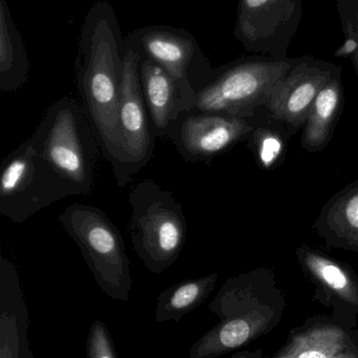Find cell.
Returning <instances> with one entry per match:
<instances>
[{
  "label": "cell",
  "mask_w": 358,
  "mask_h": 358,
  "mask_svg": "<svg viewBox=\"0 0 358 358\" xmlns=\"http://www.w3.org/2000/svg\"><path fill=\"white\" fill-rule=\"evenodd\" d=\"M79 50L77 82L82 105L103 157L113 166L121 150L119 110L126 45L109 2L98 1L88 10Z\"/></svg>",
  "instance_id": "6da1fadb"
},
{
  "label": "cell",
  "mask_w": 358,
  "mask_h": 358,
  "mask_svg": "<svg viewBox=\"0 0 358 358\" xmlns=\"http://www.w3.org/2000/svg\"><path fill=\"white\" fill-rule=\"evenodd\" d=\"M29 141L37 155L78 195L92 193L100 145L83 105L69 96L57 101Z\"/></svg>",
  "instance_id": "7a4b0ae2"
},
{
  "label": "cell",
  "mask_w": 358,
  "mask_h": 358,
  "mask_svg": "<svg viewBox=\"0 0 358 358\" xmlns=\"http://www.w3.org/2000/svg\"><path fill=\"white\" fill-rule=\"evenodd\" d=\"M132 250L151 273L160 275L180 257L187 237L182 204L156 181L144 179L128 194Z\"/></svg>",
  "instance_id": "3957f363"
},
{
  "label": "cell",
  "mask_w": 358,
  "mask_h": 358,
  "mask_svg": "<svg viewBox=\"0 0 358 358\" xmlns=\"http://www.w3.org/2000/svg\"><path fill=\"white\" fill-rule=\"evenodd\" d=\"M59 221L81 250L99 288L113 300H130V260L119 229L105 213L76 202L63 210Z\"/></svg>",
  "instance_id": "277c9868"
},
{
  "label": "cell",
  "mask_w": 358,
  "mask_h": 358,
  "mask_svg": "<svg viewBox=\"0 0 358 358\" xmlns=\"http://www.w3.org/2000/svg\"><path fill=\"white\" fill-rule=\"evenodd\" d=\"M77 192L37 155L29 138L11 152L0 169V214L20 224Z\"/></svg>",
  "instance_id": "5b68a950"
},
{
  "label": "cell",
  "mask_w": 358,
  "mask_h": 358,
  "mask_svg": "<svg viewBox=\"0 0 358 358\" xmlns=\"http://www.w3.org/2000/svg\"><path fill=\"white\" fill-rule=\"evenodd\" d=\"M141 55L126 48L122 63L119 125L121 150L111 166L116 182L124 189L151 161L156 138L143 96L140 79Z\"/></svg>",
  "instance_id": "8992f818"
},
{
  "label": "cell",
  "mask_w": 358,
  "mask_h": 358,
  "mask_svg": "<svg viewBox=\"0 0 358 358\" xmlns=\"http://www.w3.org/2000/svg\"><path fill=\"white\" fill-rule=\"evenodd\" d=\"M125 45L167 71L180 88L187 111L195 108L198 71L204 66L205 59L188 31L153 25L132 31L126 38Z\"/></svg>",
  "instance_id": "52a82bcc"
},
{
  "label": "cell",
  "mask_w": 358,
  "mask_h": 358,
  "mask_svg": "<svg viewBox=\"0 0 358 358\" xmlns=\"http://www.w3.org/2000/svg\"><path fill=\"white\" fill-rule=\"evenodd\" d=\"M250 131L243 117L201 113H181L168 132L177 152L187 163L208 164Z\"/></svg>",
  "instance_id": "ba28073f"
},
{
  "label": "cell",
  "mask_w": 358,
  "mask_h": 358,
  "mask_svg": "<svg viewBox=\"0 0 358 358\" xmlns=\"http://www.w3.org/2000/svg\"><path fill=\"white\" fill-rule=\"evenodd\" d=\"M280 75V69L259 64L233 67L198 88L193 109L242 117L261 102V96L269 94Z\"/></svg>",
  "instance_id": "9c48e42d"
},
{
  "label": "cell",
  "mask_w": 358,
  "mask_h": 358,
  "mask_svg": "<svg viewBox=\"0 0 358 358\" xmlns=\"http://www.w3.org/2000/svg\"><path fill=\"white\" fill-rule=\"evenodd\" d=\"M210 310L221 323L201 336L189 350L187 358H216L252 342L264 330L270 315L258 309L242 311L237 305L216 298Z\"/></svg>",
  "instance_id": "30bf717a"
},
{
  "label": "cell",
  "mask_w": 358,
  "mask_h": 358,
  "mask_svg": "<svg viewBox=\"0 0 358 358\" xmlns=\"http://www.w3.org/2000/svg\"><path fill=\"white\" fill-rule=\"evenodd\" d=\"M29 317L12 261L0 258V358H34L29 348Z\"/></svg>",
  "instance_id": "8fae6325"
},
{
  "label": "cell",
  "mask_w": 358,
  "mask_h": 358,
  "mask_svg": "<svg viewBox=\"0 0 358 358\" xmlns=\"http://www.w3.org/2000/svg\"><path fill=\"white\" fill-rule=\"evenodd\" d=\"M140 79L153 136L167 138L170 128L187 109L180 88L160 65L141 57Z\"/></svg>",
  "instance_id": "7c38bea8"
},
{
  "label": "cell",
  "mask_w": 358,
  "mask_h": 358,
  "mask_svg": "<svg viewBox=\"0 0 358 358\" xmlns=\"http://www.w3.org/2000/svg\"><path fill=\"white\" fill-rule=\"evenodd\" d=\"M324 79L315 73H303L282 83L269 94L267 106L277 119L292 125H302L312 108Z\"/></svg>",
  "instance_id": "4fadbf2b"
},
{
  "label": "cell",
  "mask_w": 358,
  "mask_h": 358,
  "mask_svg": "<svg viewBox=\"0 0 358 358\" xmlns=\"http://www.w3.org/2000/svg\"><path fill=\"white\" fill-rule=\"evenodd\" d=\"M29 79L25 42L11 16L6 0H0V90H18Z\"/></svg>",
  "instance_id": "5bb4252c"
},
{
  "label": "cell",
  "mask_w": 358,
  "mask_h": 358,
  "mask_svg": "<svg viewBox=\"0 0 358 358\" xmlns=\"http://www.w3.org/2000/svg\"><path fill=\"white\" fill-rule=\"evenodd\" d=\"M218 273L179 282L162 292L157 299L155 320L158 323L180 322L201 306L218 282Z\"/></svg>",
  "instance_id": "9a60e30c"
},
{
  "label": "cell",
  "mask_w": 358,
  "mask_h": 358,
  "mask_svg": "<svg viewBox=\"0 0 358 358\" xmlns=\"http://www.w3.org/2000/svg\"><path fill=\"white\" fill-rule=\"evenodd\" d=\"M338 105L340 88L338 84L330 83L322 88L307 119L305 146L310 149H321L327 144Z\"/></svg>",
  "instance_id": "2e32d148"
},
{
  "label": "cell",
  "mask_w": 358,
  "mask_h": 358,
  "mask_svg": "<svg viewBox=\"0 0 358 358\" xmlns=\"http://www.w3.org/2000/svg\"><path fill=\"white\" fill-rule=\"evenodd\" d=\"M304 262L313 275L340 299L352 305H358V287L352 278L333 261L307 252Z\"/></svg>",
  "instance_id": "e0dca14e"
},
{
  "label": "cell",
  "mask_w": 358,
  "mask_h": 358,
  "mask_svg": "<svg viewBox=\"0 0 358 358\" xmlns=\"http://www.w3.org/2000/svg\"><path fill=\"white\" fill-rule=\"evenodd\" d=\"M296 358H333L349 345L346 334L336 326H321L301 334Z\"/></svg>",
  "instance_id": "ac0fdd59"
},
{
  "label": "cell",
  "mask_w": 358,
  "mask_h": 358,
  "mask_svg": "<svg viewBox=\"0 0 358 358\" xmlns=\"http://www.w3.org/2000/svg\"><path fill=\"white\" fill-rule=\"evenodd\" d=\"M328 220L338 236L351 243L358 244V187L334 203Z\"/></svg>",
  "instance_id": "d6986e66"
},
{
  "label": "cell",
  "mask_w": 358,
  "mask_h": 358,
  "mask_svg": "<svg viewBox=\"0 0 358 358\" xmlns=\"http://www.w3.org/2000/svg\"><path fill=\"white\" fill-rule=\"evenodd\" d=\"M86 358H119L111 332L100 320L92 322L86 338Z\"/></svg>",
  "instance_id": "ffe728a7"
},
{
  "label": "cell",
  "mask_w": 358,
  "mask_h": 358,
  "mask_svg": "<svg viewBox=\"0 0 358 358\" xmlns=\"http://www.w3.org/2000/svg\"><path fill=\"white\" fill-rule=\"evenodd\" d=\"M283 144L277 136L267 134L260 142L259 146V157L264 167L268 168L277 161L281 155Z\"/></svg>",
  "instance_id": "44dd1931"
},
{
  "label": "cell",
  "mask_w": 358,
  "mask_h": 358,
  "mask_svg": "<svg viewBox=\"0 0 358 358\" xmlns=\"http://www.w3.org/2000/svg\"><path fill=\"white\" fill-rule=\"evenodd\" d=\"M300 344L301 336L298 334V336L292 338L291 342L275 358H296V355H298V348H300Z\"/></svg>",
  "instance_id": "7402d4cb"
},
{
  "label": "cell",
  "mask_w": 358,
  "mask_h": 358,
  "mask_svg": "<svg viewBox=\"0 0 358 358\" xmlns=\"http://www.w3.org/2000/svg\"><path fill=\"white\" fill-rule=\"evenodd\" d=\"M333 358H358V351L353 346H348Z\"/></svg>",
  "instance_id": "603a6c76"
},
{
  "label": "cell",
  "mask_w": 358,
  "mask_h": 358,
  "mask_svg": "<svg viewBox=\"0 0 358 358\" xmlns=\"http://www.w3.org/2000/svg\"><path fill=\"white\" fill-rule=\"evenodd\" d=\"M268 0H244V4L248 8H260L263 4L266 3Z\"/></svg>",
  "instance_id": "cb8c5ba5"
},
{
  "label": "cell",
  "mask_w": 358,
  "mask_h": 358,
  "mask_svg": "<svg viewBox=\"0 0 358 358\" xmlns=\"http://www.w3.org/2000/svg\"><path fill=\"white\" fill-rule=\"evenodd\" d=\"M357 44L355 43L354 40H348V41L346 42V44H345L344 48L340 50V52H342V54H350V52H352L353 50L357 48Z\"/></svg>",
  "instance_id": "d4e9b609"
},
{
  "label": "cell",
  "mask_w": 358,
  "mask_h": 358,
  "mask_svg": "<svg viewBox=\"0 0 358 358\" xmlns=\"http://www.w3.org/2000/svg\"><path fill=\"white\" fill-rule=\"evenodd\" d=\"M230 358H254V355H252V353L242 352L237 353V355H235Z\"/></svg>",
  "instance_id": "484cf974"
}]
</instances>
